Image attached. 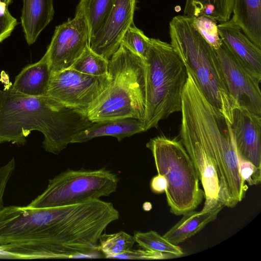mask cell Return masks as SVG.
Listing matches in <instances>:
<instances>
[{"label": "cell", "instance_id": "23", "mask_svg": "<svg viewBox=\"0 0 261 261\" xmlns=\"http://www.w3.org/2000/svg\"><path fill=\"white\" fill-rule=\"evenodd\" d=\"M109 60L88 47L70 67L80 72L92 76L108 75Z\"/></svg>", "mask_w": 261, "mask_h": 261}, {"label": "cell", "instance_id": "28", "mask_svg": "<svg viewBox=\"0 0 261 261\" xmlns=\"http://www.w3.org/2000/svg\"><path fill=\"white\" fill-rule=\"evenodd\" d=\"M239 162L241 174L244 180L249 186L259 184L261 180V171L257 169L251 163L240 158Z\"/></svg>", "mask_w": 261, "mask_h": 261}, {"label": "cell", "instance_id": "19", "mask_svg": "<svg viewBox=\"0 0 261 261\" xmlns=\"http://www.w3.org/2000/svg\"><path fill=\"white\" fill-rule=\"evenodd\" d=\"M234 0H186L184 15L195 17L208 15L217 21L230 19Z\"/></svg>", "mask_w": 261, "mask_h": 261}, {"label": "cell", "instance_id": "3", "mask_svg": "<svg viewBox=\"0 0 261 261\" xmlns=\"http://www.w3.org/2000/svg\"><path fill=\"white\" fill-rule=\"evenodd\" d=\"M169 29L170 44L198 87L231 124L239 107L227 89L216 50L195 29L192 17L174 16Z\"/></svg>", "mask_w": 261, "mask_h": 261}, {"label": "cell", "instance_id": "2", "mask_svg": "<svg viewBox=\"0 0 261 261\" xmlns=\"http://www.w3.org/2000/svg\"><path fill=\"white\" fill-rule=\"evenodd\" d=\"M93 123L83 111L47 96H28L11 86L0 89V144L23 146L31 132L38 130L44 135L45 151L58 154Z\"/></svg>", "mask_w": 261, "mask_h": 261}, {"label": "cell", "instance_id": "22", "mask_svg": "<svg viewBox=\"0 0 261 261\" xmlns=\"http://www.w3.org/2000/svg\"><path fill=\"white\" fill-rule=\"evenodd\" d=\"M134 237L136 242L144 249L169 254L175 257L184 255L179 246L170 243L155 231H137L134 233Z\"/></svg>", "mask_w": 261, "mask_h": 261}, {"label": "cell", "instance_id": "26", "mask_svg": "<svg viewBox=\"0 0 261 261\" xmlns=\"http://www.w3.org/2000/svg\"><path fill=\"white\" fill-rule=\"evenodd\" d=\"M17 23V20L10 13L8 6L0 2V43L11 35Z\"/></svg>", "mask_w": 261, "mask_h": 261}, {"label": "cell", "instance_id": "12", "mask_svg": "<svg viewBox=\"0 0 261 261\" xmlns=\"http://www.w3.org/2000/svg\"><path fill=\"white\" fill-rule=\"evenodd\" d=\"M231 125L238 157L261 171V116L238 108Z\"/></svg>", "mask_w": 261, "mask_h": 261}, {"label": "cell", "instance_id": "29", "mask_svg": "<svg viewBox=\"0 0 261 261\" xmlns=\"http://www.w3.org/2000/svg\"><path fill=\"white\" fill-rule=\"evenodd\" d=\"M16 167L14 158L0 167V210L4 205L3 197L8 182Z\"/></svg>", "mask_w": 261, "mask_h": 261}, {"label": "cell", "instance_id": "33", "mask_svg": "<svg viewBox=\"0 0 261 261\" xmlns=\"http://www.w3.org/2000/svg\"><path fill=\"white\" fill-rule=\"evenodd\" d=\"M13 0H0V2L4 3L7 6H9L12 2Z\"/></svg>", "mask_w": 261, "mask_h": 261}, {"label": "cell", "instance_id": "17", "mask_svg": "<svg viewBox=\"0 0 261 261\" xmlns=\"http://www.w3.org/2000/svg\"><path fill=\"white\" fill-rule=\"evenodd\" d=\"M51 72L46 56L23 68L11 87L17 92L31 96H46Z\"/></svg>", "mask_w": 261, "mask_h": 261}, {"label": "cell", "instance_id": "10", "mask_svg": "<svg viewBox=\"0 0 261 261\" xmlns=\"http://www.w3.org/2000/svg\"><path fill=\"white\" fill-rule=\"evenodd\" d=\"M216 50L227 89L238 107L261 116V80L242 67L223 42Z\"/></svg>", "mask_w": 261, "mask_h": 261}, {"label": "cell", "instance_id": "8", "mask_svg": "<svg viewBox=\"0 0 261 261\" xmlns=\"http://www.w3.org/2000/svg\"><path fill=\"white\" fill-rule=\"evenodd\" d=\"M109 76H92L70 68L51 73L46 96L87 114L109 87Z\"/></svg>", "mask_w": 261, "mask_h": 261}, {"label": "cell", "instance_id": "6", "mask_svg": "<svg viewBox=\"0 0 261 261\" xmlns=\"http://www.w3.org/2000/svg\"><path fill=\"white\" fill-rule=\"evenodd\" d=\"M152 154L158 174L167 181L165 190L170 211L176 216L194 211L204 198L193 164L181 142L158 136L146 144Z\"/></svg>", "mask_w": 261, "mask_h": 261}, {"label": "cell", "instance_id": "30", "mask_svg": "<svg viewBox=\"0 0 261 261\" xmlns=\"http://www.w3.org/2000/svg\"><path fill=\"white\" fill-rule=\"evenodd\" d=\"M167 187V181L164 176L160 174L154 176L151 180L150 188L155 193L165 192Z\"/></svg>", "mask_w": 261, "mask_h": 261}, {"label": "cell", "instance_id": "9", "mask_svg": "<svg viewBox=\"0 0 261 261\" xmlns=\"http://www.w3.org/2000/svg\"><path fill=\"white\" fill-rule=\"evenodd\" d=\"M90 32L83 14L75 11L73 18L56 27L45 55L51 73L69 68L89 47Z\"/></svg>", "mask_w": 261, "mask_h": 261}, {"label": "cell", "instance_id": "21", "mask_svg": "<svg viewBox=\"0 0 261 261\" xmlns=\"http://www.w3.org/2000/svg\"><path fill=\"white\" fill-rule=\"evenodd\" d=\"M98 251L106 258L127 252L133 249L136 243L134 236L120 231L112 234H101L99 238Z\"/></svg>", "mask_w": 261, "mask_h": 261}, {"label": "cell", "instance_id": "27", "mask_svg": "<svg viewBox=\"0 0 261 261\" xmlns=\"http://www.w3.org/2000/svg\"><path fill=\"white\" fill-rule=\"evenodd\" d=\"M175 257L174 256L145 249H132L125 253L116 255L112 258L125 259H163Z\"/></svg>", "mask_w": 261, "mask_h": 261}, {"label": "cell", "instance_id": "15", "mask_svg": "<svg viewBox=\"0 0 261 261\" xmlns=\"http://www.w3.org/2000/svg\"><path fill=\"white\" fill-rule=\"evenodd\" d=\"M20 16L24 38L29 45L34 43L53 19L54 0H22Z\"/></svg>", "mask_w": 261, "mask_h": 261}, {"label": "cell", "instance_id": "14", "mask_svg": "<svg viewBox=\"0 0 261 261\" xmlns=\"http://www.w3.org/2000/svg\"><path fill=\"white\" fill-rule=\"evenodd\" d=\"M145 132L143 121L133 118L107 120L93 123L77 134L71 143H83L93 138L111 136L119 142L126 137Z\"/></svg>", "mask_w": 261, "mask_h": 261}, {"label": "cell", "instance_id": "31", "mask_svg": "<svg viewBox=\"0 0 261 261\" xmlns=\"http://www.w3.org/2000/svg\"><path fill=\"white\" fill-rule=\"evenodd\" d=\"M0 258L15 259L10 253L5 251L3 246H0Z\"/></svg>", "mask_w": 261, "mask_h": 261}, {"label": "cell", "instance_id": "16", "mask_svg": "<svg viewBox=\"0 0 261 261\" xmlns=\"http://www.w3.org/2000/svg\"><path fill=\"white\" fill-rule=\"evenodd\" d=\"M224 205L220 202L208 207L204 206L200 212L192 211L183 215L182 218L163 237L177 245L194 236L207 224L215 220Z\"/></svg>", "mask_w": 261, "mask_h": 261}, {"label": "cell", "instance_id": "11", "mask_svg": "<svg viewBox=\"0 0 261 261\" xmlns=\"http://www.w3.org/2000/svg\"><path fill=\"white\" fill-rule=\"evenodd\" d=\"M137 0H114L105 21L89 40V48L109 60L119 48L121 39L134 23Z\"/></svg>", "mask_w": 261, "mask_h": 261}, {"label": "cell", "instance_id": "20", "mask_svg": "<svg viewBox=\"0 0 261 261\" xmlns=\"http://www.w3.org/2000/svg\"><path fill=\"white\" fill-rule=\"evenodd\" d=\"M114 0H80L75 11L83 14L87 22L90 39L95 35L107 18Z\"/></svg>", "mask_w": 261, "mask_h": 261}, {"label": "cell", "instance_id": "1", "mask_svg": "<svg viewBox=\"0 0 261 261\" xmlns=\"http://www.w3.org/2000/svg\"><path fill=\"white\" fill-rule=\"evenodd\" d=\"M180 112V134L195 140L208 154L218 178V200L224 206L234 207L248 188L241 174L230 123L207 101L194 81L185 86Z\"/></svg>", "mask_w": 261, "mask_h": 261}, {"label": "cell", "instance_id": "7", "mask_svg": "<svg viewBox=\"0 0 261 261\" xmlns=\"http://www.w3.org/2000/svg\"><path fill=\"white\" fill-rule=\"evenodd\" d=\"M119 181L115 173L105 168L68 169L49 179L46 189L28 206L51 207L99 199L116 192Z\"/></svg>", "mask_w": 261, "mask_h": 261}, {"label": "cell", "instance_id": "18", "mask_svg": "<svg viewBox=\"0 0 261 261\" xmlns=\"http://www.w3.org/2000/svg\"><path fill=\"white\" fill-rule=\"evenodd\" d=\"M231 18L261 48V0H234Z\"/></svg>", "mask_w": 261, "mask_h": 261}, {"label": "cell", "instance_id": "24", "mask_svg": "<svg viewBox=\"0 0 261 261\" xmlns=\"http://www.w3.org/2000/svg\"><path fill=\"white\" fill-rule=\"evenodd\" d=\"M150 41V38L133 23L124 34L120 44L145 60Z\"/></svg>", "mask_w": 261, "mask_h": 261}, {"label": "cell", "instance_id": "4", "mask_svg": "<svg viewBox=\"0 0 261 261\" xmlns=\"http://www.w3.org/2000/svg\"><path fill=\"white\" fill-rule=\"evenodd\" d=\"M145 62L123 45L109 60V87L87 113L92 122L145 114Z\"/></svg>", "mask_w": 261, "mask_h": 261}, {"label": "cell", "instance_id": "5", "mask_svg": "<svg viewBox=\"0 0 261 261\" xmlns=\"http://www.w3.org/2000/svg\"><path fill=\"white\" fill-rule=\"evenodd\" d=\"M145 62V132L180 112L187 69L171 44L150 38Z\"/></svg>", "mask_w": 261, "mask_h": 261}, {"label": "cell", "instance_id": "32", "mask_svg": "<svg viewBox=\"0 0 261 261\" xmlns=\"http://www.w3.org/2000/svg\"><path fill=\"white\" fill-rule=\"evenodd\" d=\"M143 208L144 210H145L146 211H149L151 209L152 205H151V203H150L149 202H146L144 203V204L143 205Z\"/></svg>", "mask_w": 261, "mask_h": 261}, {"label": "cell", "instance_id": "25", "mask_svg": "<svg viewBox=\"0 0 261 261\" xmlns=\"http://www.w3.org/2000/svg\"><path fill=\"white\" fill-rule=\"evenodd\" d=\"M193 24L202 37L215 49L221 46L222 41L219 36L217 21L208 15H202L192 17Z\"/></svg>", "mask_w": 261, "mask_h": 261}, {"label": "cell", "instance_id": "13", "mask_svg": "<svg viewBox=\"0 0 261 261\" xmlns=\"http://www.w3.org/2000/svg\"><path fill=\"white\" fill-rule=\"evenodd\" d=\"M222 42L235 59L253 76L261 80V50L230 18L217 25Z\"/></svg>", "mask_w": 261, "mask_h": 261}]
</instances>
